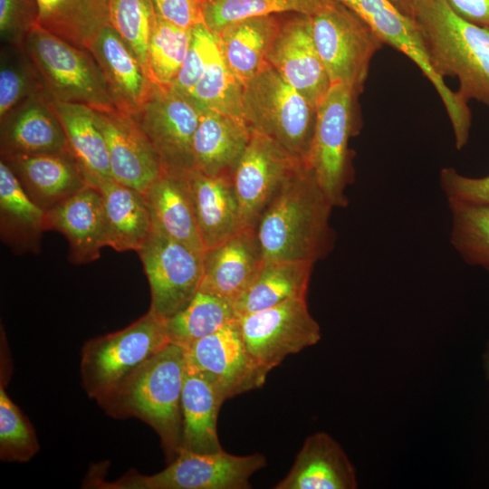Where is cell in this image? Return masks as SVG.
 Masks as SVG:
<instances>
[{"label": "cell", "instance_id": "60d3db41", "mask_svg": "<svg viewBox=\"0 0 489 489\" xmlns=\"http://www.w3.org/2000/svg\"><path fill=\"white\" fill-rule=\"evenodd\" d=\"M218 49L216 35L204 23L193 26L185 61L171 88L188 96Z\"/></svg>", "mask_w": 489, "mask_h": 489}, {"label": "cell", "instance_id": "9a60e30c", "mask_svg": "<svg viewBox=\"0 0 489 489\" xmlns=\"http://www.w3.org/2000/svg\"><path fill=\"white\" fill-rule=\"evenodd\" d=\"M267 62L315 108L331 85L314 43L309 14H283Z\"/></svg>", "mask_w": 489, "mask_h": 489}, {"label": "cell", "instance_id": "d6a6232c", "mask_svg": "<svg viewBox=\"0 0 489 489\" xmlns=\"http://www.w3.org/2000/svg\"><path fill=\"white\" fill-rule=\"evenodd\" d=\"M237 319L233 302L198 290L182 311L166 321V325L170 342L186 350Z\"/></svg>", "mask_w": 489, "mask_h": 489}, {"label": "cell", "instance_id": "c3c4849f", "mask_svg": "<svg viewBox=\"0 0 489 489\" xmlns=\"http://www.w3.org/2000/svg\"><path fill=\"white\" fill-rule=\"evenodd\" d=\"M337 1L342 3L343 5H347L350 9H353L359 0H337Z\"/></svg>", "mask_w": 489, "mask_h": 489}, {"label": "cell", "instance_id": "b9f144b4", "mask_svg": "<svg viewBox=\"0 0 489 489\" xmlns=\"http://www.w3.org/2000/svg\"><path fill=\"white\" fill-rule=\"evenodd\" d=\"M37 17L36 0H0L1 43L24 45Z\"/></svg>", "mask_w": 489, "mask_h": 489}, {"label": "cell", "instance_id": "30bf717a", "mask_svg": "<svg viewBox=\"0 0 489 489\" xmlns=\"http://www.w3.org/2000/svg\"><path fill=\"white\" fill-rule=\"evenodd\" d=\"M202 109L189 96L154 84L133 115L153 146L165 173L188 176L195 170L193 138Z\"/></svg>", "mask_w": 489, "mask_h": 489}, {"label": "cell", "instance_id": "603a6c76", "mask_svg": "<svg viewBox=\"0 0 489 489\" xmlns=\"http://www.w3.org/2000/svg\"><path fill=\"white\" fill-rule=\"evenodd\" d=\"M187 178L204 251L247 229L232 178L210 177L197 170Z\"/></svg>", "mask_w": 489, "mask_h": 489}, {"label": "cell", "instance_id": "ee69618b", "mask_svg": "<svg viewBox=\"0 0 489 489\" xmlns=\"http://www.w3.org/2000/svg\"><path fill=\"white\" fill-rule=\"evenodd\" d=\"M156 14L181 29L203 23V0H151Z\"/></svg>", "mask_w": 489, "mask_h": 489}, {"label": "cell", "instance_id": "484cf974", "mask_svg": "<svg viewBox=\"0 0 489 489\" xmlns=\"http://www.w3.org/2000/svg\"><path fill=\"white\" fill-rule=\"evenodd\" d=\"M143 194L153 230L204 253L187 176L163 172Z\"/></svg>", "mask_w": 489, "mask_h": 489}, {"label": "cell", "instance_id": "5b68a950", "mask_svg": "<svg viewBox=\"0 0 489 489\" xmlns=\"http://www.w3.org/2000/svg\"><path fill=\"white\" fill-rule=\"evenodd\" d=\"M170 342L166 321L151 311L126 328L86 341L81 378L91 399H99Z\"/></svg>", "mask_w": 489, "mask_h": 489}, {"label": "cell", "instance_id": "ab89813d", "mask_svg": "<svg viewBox=\"0 0 489 489\" xmlns=\"http://www.w3.org/2000/svg\"><path fill=\"white\" fill-rule=\"evenodd\" d=\"M0 385V458L4 462L25 463L40 450L33 425Z\"/></svg>", "mask_w": 489, "mask_h": 489}, {"label": "cell", "instance_id": "f35d334b", "mask_svg": "<svg viewBox=\"0 0 489 489\" xmlns=\"http://www.w3.org/2000/svg\"><path fill=\"white\" fill-rule=\"evenodd\" d=\"M156 18L151 0H110V24L137 57L147 75L148 51Z\"/></svg>", "mask_w": 489, "mask_h": 489}, {"label": "cell", "instance_id": "836d02e7", "mask_svg": "<svg viewBox=\"0 0 489 489\" xmlns=\"http://www.w3.org/2000/svg\"><path fill=\"white\" fill-rule=\"evenodd\" d=\"M447 202L452 245L467 264L489 272V203Z\"/></svg>", "mask_w": 489, "mask_h": 489}, {"label": "cell", "instance_id": "7bdbcfd3", "mask_svg": "<svg viewBox=\"0 0 489 489\" xmlns=\"http://www.w3.org/2000/svg\"><path fill=\"white\" fill-rule=\"evenodd\" d=\"M439 181L447 201L489 203V175L470 177L452 168H444Z\"/></svg>", "mask_w": 489, "mask_h": 489}, {"label": "cell", "instance_id": "44dd1931", "mask_svg": "<svg viewBox=\"0 0 489 489\" xmlns=\"http://www.w3.org/2000/svg\"><path fill=\"white\" fill-rule=\"evenodd\" d=\"M356 471L340 445L325 432L309 436L274 489H354Z\"/></svg>", "mask_w": 489, "mask_h": 489}, {"label": "cell", "instance_id": "ffe728a7", "mask_svg": "<svg viewBox=\"0 0 489 489\" xmlns=\"http://www.w3.org/2000/svg\"><path fill=\"white\" fill-rule=\"evenodd\" d=\"M46 230L62 234L69 244V260L88 264L100 257L105 246V216L100 190L86 186L45 211Z\"/></svg>", "mask_w": 489, "mask_h": 489}, {"label": "cell", "instance_id": "83f0119b", "mask_svg": "<svg viewBox=\"0 0 489 489\" xmlns=\"http://www.w3.org/2000/svg\"><path fill=\"white\" fill-rule=\"evenodd\" d=\"M282 15L243 19L226 25L216 34L226 65L243 85L267 62L268 53L282 24Z\"/></svg>", "mask_w": 489, "mask_h": 489}, {"label": "cell", "instance_id": "1f68e13d", "mask_svg": "<svg viewBox=\"0 0 489 489\" xmlns=\"http://www.w3.org/2000/svg\"><path fill=\"white\" fill-rule=\"evenodd\" d=\"M37 24L70 43L89 49L109 22L110 0H36Z\"/></svg>", "mask_w": 489, "mask_h": 489}, {"label": "cell", "instance_id": "e575fe53", "mask_svg": "<svg viewBox=\"0 0 489 489\" xmlns=\"http://www.w3.org/2000/svg\"><path fill=\"white\" fill-rule=\"evenodd\" d=\"M321 0H203V23L215 34L226 25L251 17L300 13L312 15Z\"/></svg>", "mask_w": 489, "mask_h": 489}, {"label": "cell", "instance_id": "d4e9b609", "mask_svg": "<svg viewBox=\"0 0 489 489\" xmlns=\"http://www.w3.org/2000/svg\"><path fill=\"white\" fill-rule=\"evenodd\" d=\"M225 399L199 370L186 363L182 395L180 450L199 454L223 450L217 436V417Z\"/></svg>", "mask_w": 489, "mask_h": 489}, {"label": "cell", "instance_id": "f6af8a7d", "mask_svg": "<svg viewBox=\"0 0 489 489\" xmlns=\"http://www.w3.org/2000/svg\"><path fill=\"white\" fill-rule=\"evenodd\" d=\"M445 2L462 19L489 28V0H445Z\"/></svg>", "mask_w": 489, "mask_h": 489}, {"label": "cell", "instance_id": "bcb514c9", "mask_svg": "<svg viewBox=\"0 0 489 489\" xmlns=\"http://www.w3.org/2000/svg\"><path fill=\"white\" fill-rule=\"evenodd\" d=\"M402 14L407 10L413 0H389Z\"/></svg>", "mask_w": 489, "mask_h": 489}, {"label": "cell", "instance_id": "4fadbf2b", "mask_svg": "<svg viewBox=\"0 0 489 489\" xmlns=\"http://www.w3.org/2000/svg\"><path fill=\"white\" fill-rule=\"evenodd\" d=\"M303 163L271 138L251 131L232 178L247 229H255L264 211Z\"/></svg>", "mask_w": 489, "mask_h": 489}, {"label": "cell", "instance_id": "9c48e42d", "mask_svg": "<svg viewBox=\"0 0 489 489\" xmlns=\"http://www.w3.org/2000/svg\"><path fill=\"white\" fill-rule=\"evenodd\" d=\"M266 465L264 455H236L224 449L199 454L180 450L160 472L144 475L129 471L114 482H96L106 489H248L252 475Z\"/></svg>", "mask_w": 489, "mask_h": 489}, {"label": "cell", "instance_id": "cb8c5ba5", "mask_svg": "<svg viewBox=\"0 0 489 489\" xmlns=\"http://www.w3.org/2000/svg\"><path fill=\"white\" fill-rule=\"evenodd\" d=\"M250 137L243 119L202 109L193 138L195 170L233 178Z\"/></svg>", "mask_w": 489, "mask_h": 489}, {"label": "cell", "instance_id": "277c9868", "mask_svg": "<svg viewBox=\"0 0 489 489\" xmlns=\"http://www.w3.org/2000/svg\"><path fill=\"white\" fill-rule=\"evenodd\" d=\"M242 116L251 131L271 138L306 164L316 108L268 62L244 85Z\"/></svg>", "mask_w": 489, "mask_h": 489}, {"label": "cell", "instance_id": "f1b7e54d", "mask_svg": "<svg viewBox=\"0 0 489 489\" xmlns=\"http://www.w3.org/2000/svg\"><path fill=\"white\" fill-rule=\"evenodd\" d=\"M46 231L45 211L34 203L0 159V235L14 253L38 254Z\"/></svg>", "mask_w": 489, "mask_h": 489}, {"label": "cell", "instance_id": "d6986e66", "mask_svg": "<svg viewBox=\"0 0 489 489\" xmlns=\"http://www.w3.org/2000/svg\"><path fill=\"white\" fill-rule=\"evenodd\" d=\"M264 262L255 229H245L204 251L199 290L235 303L248 288Z\"/></svg>", "mask_w": 489, "mask_h": 489}, {"label": "cell", "instance_id": "8992f818", "mask_svg": "<svg viewBox=\"0 0 489 489\" xmlns=\"http://www.w3.org/2000/svg\"><path fill=\"white\" fill-rule=\"evenodd\" d=\"M24 46L53 101L94 110L116 107L106 79L88 49L78 47L36 24Z\"/></svg>", "mask_w": 489, "mask_h": 489}, {"label": "cell", "instance_id": "3957f363", "mask_svg": "<svg viewBox=\"0 0 489 489\" xmlns=\"http://www.w3.org/2000/svg\"><path fill=\"white\" fill-rule=\"evenodd\" d=\"M429 64L442 80L456 77L460 98L489 105V28L456 15L445 0H413L404 12Z\"/></svg>", "mask_w": 489, "mask_h": 489}, {"label": "cell", "instance_id": "f546056e", "mask_svg": "<svg viewBox=\"0 0 489 489\" xmlns=\"http://www.w3.org/2000/svg\"><path fill=\"white\" fill-rule=\"evenodd\" d=\"M68 147L90 186L112 179L107 144L89 106L53 101Z\"/></svg>", "mask_w": 489, "mask_h": 489}, {"label": "cell", "instance_id": "52a82bcc", "mask_svg": "<svg viewBox=\"0 0 489 489\" xmlns=\"http://www.w3.org/2000/svg\"><path fill=\"white\" fill-rule=\"evenodd\" d=\"M311 18L314 43L331 84L343 83L360 93L371 59L384 43L362 17L337 0H321Z\"/></svg>", "mask_w": 489, "mask_h": 489}, {"label": "cell", "instance_id": "8fae6325", "mask_svg": "<svg viewBox=\"0 0 489 489\" xmlns=\"http://www.w3.org/2000/svg\"><path fill=\"white\" fill-rule=\"evenodd\" d=\"M137 253L150 288L149 311L167 321L198 292L204 253L153 229Z\"/></svg>", "mask_w": 489, "mask_h": 489}, {"label": "cell", "instance_id": "8d00e7d4", "mask_svg": "<svg viewBox=\"0 0 489 489\" xmlns=\"http://www.w3.org/2000/svg\"><path fill=\"white\" fill-rule=\"evenodd\" d=\"M243 95L244 85L232 73L218 49L188 96L201 109L243 119Z\"/></svg>", "mask_w": 489, "mask_h": 489}, {"label": "cell", "instance_id": "7dc6e473", "mask_svg": "<svg viewBox=\"0 0 489 489\" xmlns=\"http://www.w3.org/2000/svg\"><path fill=\"white\" fill-rule=\"evenodd\" d=\"M484 369H485V372H486V376L489 379V347L487 348V350L486 352L484 353Z\"/></svg>", "mask_w": 489, "mask_h": 489}, {"label": "cell", "instance_id": "74e56055", "mask_svg": "<svg viewBox=\"0 0 489 489\" xmlns=\"http://www.w3.org/2000/svg\"><path fill=\"white\" fill-rule=\"evenodd\" d=\"M191 29L178 28L157 15L148 51V75L152 83L170 88L185 61Z\"/></svg>", "mask_w": 489, "mask_h": 489}, {"label": "cell", "instance_id": "d590c367", "mask_svg": "<svg viewBox=\"0 0 489 489\" xmlns=\"http://www.w3.org/2000/svg\"><path fill=\"white\" fill-rule=\"evenodd\" d=\"M46 91L24 45L1 43L0 118L29 97Z\"/></svg>", "mask_w": 489, "mask_h": 489}, {"label": "cell", "instance_id": "e0dca14e", "mask_svg": "<svg viewBox=\"0 0 489 489\" xmlns=\"http://www.w3.org/2000/svg\"><path fill=\"white\" fill-rule=\"evenodd\" d=\"M70 150L66 135L46 91L24 100L0 118L1 158Z\"/></svg>", "mask_w": 489, "mask_h": 489}, {"label": "cell", "instance_id": "7402d4cb", "mask_svg": "<svg viewBox=\"0 0 489 489\" xmlns=\"http://www.w3.org/2000/svg\"><path fill=\"white\" fill-rule=\"evenodd\" d=\"M99 64L116 107L135 115L149 98L154 83L110 24L88 49Z\"/></svg>", "mask_w": 489, "mask_h": 489}, {"label": "cell", "instance_id": "6da1fadb", "mask_svg": "<svg viewBox=\"0 0 489 489\" xmlns=\"http://www.w3.org/2000/svg\"><path fill=\"white\" fill-rule=\"evenodd\" d=\"M334 206L311 168L303 163L260 217L255 232L264 260L314 264L332 249Z\"/></svg>", "mask_w": 489, "mask_h": 489}, {"label": "cell", "instance_id": "4dcf8cb0", "mask_svg": "<svg viewBox=\"0 0 489 489\" xmlns=\"http://www.w3.org/2000/svg\"><path fill=\"white\" fill-rule=\"evenodd\" d=\"M312 266L310 262L264 260L248 288L234 303L238 317L287 300L306 298Z\"/></svg>", "mask_w": 489, "mask_h": 489}, {"label": "cell", "instance_id": "7c38bea8", "mask_svg": "<svg viewBox=\"0 0 489 489\" xmlns=\"http://www.w3.org/2000/svg\"><path fill=\"white\" fill-rule=\"evenodd\" d=\"M245 347L267 372L289 355L315 345L321 340L319 323L311 315L306 298L280 304L239 318Z\"/></svg>", "mask_w": 489, "mask_h": 489}, {"label": "cell", "instance_id": "2e32d148", "mask_svg": "<svg viewBox=\"0 0 489 489\" xmlns=\"http://www.w3.org/2000/svg\"><path fill=\"white\" fill-rule=\"evenodd\" d=\"M94 113L107 144L112 178L144 193L163 173L150 141L130 113L117 107Z\"/></svg>", "mask_w": 489, "mask_h": 489}, {"label": "cell", "instance_id": "7a4b0ae2", "mask_svg": "<svg viewBox=\"0 0 489 489\" xmlns=\"http://www.w3.org/2000/svg\"><path fill=\"white\" fill-rule=\"evenodd\" d=\"M186 350L169 342L109 393L97 399L111 417H136L159 436L167 463L181 448V395Z\"/></svg>", "mask_w": 489, "mask_h": 489}, {"label": "cell", "instance_id": "4316f807", "mask_svg": "<svg viewBox=\"0 0 489 489\" xmlns=\"http://www.w3.org/2000/svg\"><path fill=\"white\" fill-rule=\"evenodd\" d=\"M105 216V246L118 252H138L152 231L150 212L143 193L115 181L97 187Z\"/></svg>", "mask_w": 489, "mask_h": 489}, {"label": "cell", "instance_id": "ac0fdd59", "mask_svg": "<svg viewBox=\"0 0 489 489\" xmlns=\"http://www.w3.org/2000/svg\"><path fill=\"white\" fill-rule=\"evenodd\" d=\"M0 159L12 170L30 199L44 211L89 185L70 150Z\"/></svg>", "mask_w": 489, "mask_h": 489}, {"label": "cell", "instance_id": "ba28073f", "mask_svg": "<svg viewBox=\"0 0 489 489\" xmlns=\"http://www.w3.org/2000/svg\"><path fill=\"white\" fill-rule=\"evenodd\" d=\"M358 93L332 83L316 107V122L306 164L333 206L345 207L346 189L353 182L349 139L356 132L354 101Z\"/></svg>", "mask_w": 489, "mask_h": 489}, {"label": "cell", "instance_id": "5bb4252c", "mask_svg": "<svg viewBox=\"0 0 489 489\" xmlns=\"http://www.w3.org/2000/svg\"><path fill=\"white\" fill-rule=\"evenodd\" d=\"M186 359L219 389L225 400L260 388L268 374L248 352L239 319L193 343L186 349Z\"/></svg>", "mask_w": 489, "mask_h": 489}]
</instances>
